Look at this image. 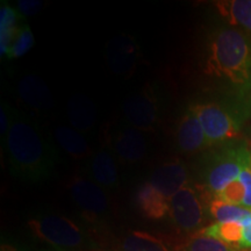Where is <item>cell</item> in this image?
<instances>
[{"label":"cell","instance_id":"1","mask_svg":"<svg viewBox=\"0 0 251 251\" xmlns=\"http://www.w3.org/2000/svg\"><path fill=\"white\" fill-rule=\"evenodd\" d=\"M12 177L26 183H40L54 175L59 162L57 148L43 134L36 120L18 111L5 141Z\"/></svg>","mask_w":251,"mask_h":251},{"label":"cell","instance_id":"2","mask_svg":"<svg viewBox=\"0 0 251 251\" xmlns=\"http://www.w3.org/2000/svg\"><path fill=\"white\" fill-rule=\"evenodd\" d=\"M207 76L219 78L231 85L251 87V40L241 29L222 27L208 41L203 62Z\"/></svg>","mask_w":251,"mask_h":251},{"label":"cell","instance_id":"3","mask_svg":"<svg viewBox=\"0 0 251 251\" xmlns=\"http://www.w3.org/2000/svg\"><path fill=\"white\" fill-rule=\"evenodd\" d=\"M31 233L57 251L76 250L86 246L87 236L80 226L61 215H47L28 222Z\"/></svg>","mask_w":251,"mask_h":251},{"label":"cell","instance_id":"4","mask_svg":"<svg viewBox=\"0 0 251 251\" xmlns=\"http://www.w3.org/2000/svg\"><path fill=\"white\" fill-rule=\"evenodd\" d=\"M199 118L211 146L238 136L241 121L234 112L216 102H197L190 106Z\"/></svg>","mask_w":251,"mask_h":251},{"label":"cell","instance_id":"5","mask_svg":"<svg viewBox=\"0 0 251 251\" xmlns=\"http://www.w3.org/2000/svg\"><path fill=\"white\" fill-rule=\"evenodd\" d=\"M121 111L130 127L141 131H152L161 117V99L157 89L147 84L139 92L124 100Z\"/></svg>","mask_w":251,"mask_h":251},{"label":"cell","instance_id":"6","mask_svg":"<svg viewBox=\"0 0 251 251\" xmlns=\"http://www.w3.org/2000/svg\"><path fill=\"white\" fill-rule=\"evenodd\" d=\"M242 147L218 152L208 162L203 172L205 185L214 198L240 177L242 168Z\"/></svg>","mask_w":251,"mask_h":251},{"label":"cell","instance_id":"7","mask_svg":"<svg viewBox=\"0 0 251 251\" xmlns=\"http://www.w3.org/2000/svg\"><path fill=\"white\" fill-rule=\"evenodd\" d=\"M169 215L178 228L192 231L200 227L203 220V208L197 191L190 184L185 185L170 200Z\"/></svg>","mask_w":251,"mask_h":251},{"label":"cell","instance_id":"8","mask_svg":"<svg viewBox=\"0 0 251 251\" xmlns=\"http://www.w3.org/2000/svg\"><path fill=\"white\" fill-rule=\"evenodd\" d=\"M107 64L114 74L128 77L134 74L140 62V47L128 34H119L106 47Z\"/></svg>","mask_w":251,"mask_h":251},{"label":"cell","instance_id":"9","mask_svg":"<svg viewBox=\"0 0 251 251\" xmlns=\"http://www.w3.org/2000/svg\"><path fill=\"white\" fill-rule=\"evenodd\" d=\"M69 191L74 202L81 211L91 215H101L107 212L109 200L107 194L91 179L76 176L70 180Z\"/></svg>","mask_w":251,"mask_h":251},{"label":"cell","instance_id":"10","mask_svg":"<svg viewBox=\"0 0 251 251\" xmlns=\"http://www.w3.org/2000/svg\"><path fill=\"white\" fill-rule=\"evenodd\" d=\"M152 188L170 201L180 188L188 184V172L181 159H172L156 169L148 180Z\"/></svg>","mask_w":251,"mask_h":251},{"label":"cell","instance_id":"11","mask_svg":"<svg viewBox=\"0 0 251 251\" xmlns=\"http://www.w3.org/2000/svg\"><path fill=\"white\" fill-rule=\"evenodd\" d=\"M112 144L115 156L124 164L139 163L148 151V144L143 131L130 126L120 128L113 135Z\"/></svg>","mask_w":251,"mask_h":251},{"label":"cell","instance_id":"12","mask_svg":"<svg viewBox=\"0 0 251 251\" xmlns=\"http://www.w3.org/2000/svg\"><path fill=\"white\" fill-rule=\"evenodd\" d=\"M176 139L179 149L185 153H194L211 147L201 122L191 107L184 112L178 121Z\"/></svg>","mask_w":251,"mask_h":251},{"label":"cell","instance_id":"13","mask_svg":"<svg viewBox=\"0 0 251 251\" xmlns=\"http://www.w3.org/2000/svg\"><path fill=\"white\" fill-rule=\"evenodd\" d=\"M89 175L91 180L103 190L117 188L120 184L117 159L107 149L93 153L89 163Z\"/></svg>","mask_w":251,"mask_h":251},{"label":"cell","instance_id":"14","mask_svg":"<svg viewBox=\"0 0 251 251\" xmlns=\"http://www.w3.org/2000/svg\"><path fill=\"white\" fill-rule=\"evenodd\" d=\"M18 93L27 106L36 111H49L54 107V99L49 87L34 75L21 78L18 83Z\"/></svg>","mask_w":251,"mask_h":251},{"label":"cell","instance_id":"15","mask_svg":"<svg viewBox=\"0 0 251 251\" xmlns=\"http://www.w3.org/2000/svg\"><path fill=\"white\" fill-rule=\"evenodd\" d=\"M67 112L72 128L79 133H89L96 126V106L85 94L77 93L71 96L68 101Z\"/></svg>","mask_w":251,"mask_h":251},{"label":"cell","instance_id":"16","mask_svg":"<svg viewBox=\"0 0 251 251\" xmlns=\"http://www.w3.org/2000/svg\"><path fill=\"white\" fill-rule=\"evenodd\" d=\"M136 203L143 215L151 220H161L169 215L170 211V201L153 190L148 181L137 188Z\"/></svg>","mask_w":251,"mask_h":251},{"label":"cell","instance_id":"17","mask_svg":"<svg viewBox=\"0 0 251 251\" xmlns=\"http://www.w3.org/2000/svg\"><path fill=\"white\" fill-rule=\"evenodd\" d=\"M25 18L17 8L12 7L8 2L1 1L0 6V55L7 56L9 48L17 36Z\"/></svg>","mask_w":251,"mask_h":251},{"label":"cell","instance_id":"18","mask_svg":"<svg viewBox=\"0 0 251 251\" xmlns=\"http://www.w3.org/2000/svg\"><path fill=\"white\" fill-rule=\"evenodd\" d=\"M58 146L75 159H83L91 155V149L85 137L79 131L67 126H58L54 133Z\"/></svg>","mask_w":251,"mask_h":251},{"label":"cell","instance_id":"19","mask_svg":"<svg viewBox=\"0 0 251 251\" xmlns=\"http://www.w3.org/2000/svg\"><path fill=\"white\" fill-rule=\"evenodd\" d=\"M220 14L233 26L251 35V0H230L216 4Z\"/></svg>","mask_w":251,"mask_h":251},{"label":"cell","instance_id":"20","mask_svg":"<svg viewBox=\"0 0 251 251\" xmlns=\"http://www.w3.org/2000/svg\"><path fill=\"white\" fill-rule=\"evenodd\" d=\"M211 215L216 222H240L243 228L251 222V209L236 205H231L214 199L209 205Z\"/></svg>","mask_w":251,"mask_h":251},{"label":"cell","instance_id":"21","mask_svg":"<svg viewBox=\"0 0 251 251\" xmlns=\"http://www.w3.org/2000/svg\"><path fill=\"white\" fill-rule=\"evenodd\" d=\"M202 234L216 238L230 247H240L243 234V225L240 222H215L203 229Z\"/></svg>","mask_w":251,"mask_h":251},{"label":"cell","instance_id":"22","mask_svg":"<svg viewBox=\"0 0 251 251\" xmlns=\"http://www.w3.org/2000/svg\"><path fill=\"white\" fill-rule=\"evenodd\" d=\"M122 249L124 251H170L159 238L140 230L131 231L125 237Z\"/></svg>","mask_w":251,"mask_h":251},{"label":"cell","instance_id":"23","mask_svg":"<svg viewBox=\"0 0 251 251\" xmlns=\"http://www.w3.org/2000/svg\"><path fill=\"white\" fill-rule=\"evenodd\" d=\"M34 46V35L30 27L28 26L27 23H23L20 29H19L17 36L12 43L11 48L6 57L8 59H15L21 57L25 54H27Z\"/></svg>","mask_w":251,"mask_h":251},{"label":"cell","instance_id":"24","mask_svg":"<svg viewBox=\"0 0 251 251\" xmlns=\"http://www.w3.org/2000/svg\"><path fill=\"white\" fill-rule=\"evenodd\" d=\"M186 251H235L233 248L216 238L199 235L187 244Z\"/></svg>","mask_w":251,"mask_h":251},{"label":"cell","instance_id":"25","mask_svg":"<svg viewBox=\"0 0 251 251\" xmlns=\"http://www.w3.org/2000/svg\"><path fill=\"white\" fill-rule=\"evenodd\" d=\"M240 180L246 188V200L243 207L251 209V151L247 147H242V168Z\"/></svg>","mask_w":251,"mask_h":251},{"label":"cell","instance_id":"26","mask_svg":"<svg viewBox=\"0 0 251 251\" xmlns=\"http://www.w3.org/2000/svg\"><path fill=\"white\" fill-rule=\"evenodd\" d=\"M17 112V109L11 107L4 100L0 103V141H1L2 147L5 144L8 131L13 125Z\"/></svg>","mask_w":251,"mask_h":251},{"label":"cell","instance_id":"27","mask_svg":"<svg viewBox=\"0 0 251 251\" xmlns=\"http://www.w3.org/2000/svg\"><path fill=\"white\" fill-rule=\"evenodd\" d=\"M17 4V9L24 18L37 14L43 6V2L39 0H19Z\"/></svg>","mask_w":251,"mask_h":251},{"label":"cell","instance_id":"28","mask_svg":"<svg viewBox=\"0 0 251 251\" xmlns=\"http://www.w3.org/2000/svg\"><path fill=\"white\" fill-rule=\"evenodd\" d=\"M240 248H251V222L243 228L242 240H241Z\"/></svg>","mask_w":251,"mask_h":251},{"label":"cell","instance_id":"29","mask_svg":"<svg viewBox=\"0 0 251 251\" xmlns=\"http://www.w3.org/2000/svg\"><path fill=\"white\" fill-rule=\"evenodd\" d=\"M1 251H26V249H25L24 247L21 246H18V244H8L6 243L1 244Z\"/></svg>","mask_w":251,"mask_h":251},{"label":"cell","instance_id":"30","mask_svg":"<svg viewBox=\"0 0 251 251\" xmlns=\"http://www.w3.org/2000/svg\"><path fill=\"white\" fill-rule=\"evenodd\" d=\"M40 251H57V250H40Z\"/></svg>","mask_w":251,"mask_h":251}]
</instances>
